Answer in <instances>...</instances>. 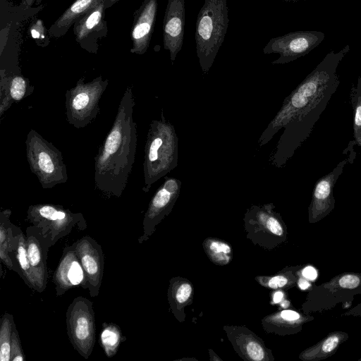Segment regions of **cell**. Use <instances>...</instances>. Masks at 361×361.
<instances>
[{
  "instance_id": "36",
  "label": "cell",
  "mask_w": 361,
  "mask_h": 361,
  "mask_svg": "<svg viewBox=\"0 0 361 361\" xmlns=\"http://www.w3.org/2000/svg\"><path fill=\"white\" fill-rule=\"evenodd\" d=\"M345 314H353V315H361V303L358 306L351 310L350 312L345 313Z\"/></svg>"
},
{
  "instance_id": "15",
  "label": "cell",
  "mask_w": 361,
  "mask_h": 361,
  "mask_svg": "<svg viewBox=\"0 0 361 361\" xmlns=\"http://www.w3.org/2000/svg\"><path fill=\"white\" fill-rule=\"evenodd\" d=\"M52 279L57 296L78 286L87 288L86 276L73 244L63 249Z\"/></svg>"
},
{
  "instance_id": "19",
  "label": "cell",
  "mask_w": 361,
  "mask_h": 361,
  "mask_svg": "<svg viewBox=\"0 0 361 361\" xmlns=\"http://www.w3.org/2000/svg\"><path fill=\"white\" fill-rule=\"evenodd\" d=\"M11 210L4 209L0 213V259L11 271L17 273L22 278L21 271L18 266L15 250L18 238L21 229L10 220Z\"/></svg>"
},
{
  "instance_id": "25",
  "label": "cell",
  "mask_w": 361,
  "mask_h": 361,
  "mask_svg": "<svg viewBox=\"0 0 361 361\" xmlns=\"http://www.w3.org/2000/svg\"><path fill=\"white\" fill-rule=\"evenodd\" d=\"M350 103L353 113V136L355 144L361 147V76L357 84H353L350 92Z\"/></svg>"
},
{
  "instance_id": "29",
  "label": "cell",
  "mask_w": 361,
  "mask_h": 361,
  "mask_svg": "<svg viewBox=\"0 0 361 361\" xmlns=\"http://www.w3.org/2000/svg\"><path fill=\"white\" fill-rule=\"evenodd\" d=\"M25 357L21 346L19 334L15 326L12 333L11 345V361H25Z\"/></svg>"
},
{
  "instance_id": "17",
  "label": "cell",
  "mask_w": 361,
  "mask_h": 361,
  "mask_svg": "<svg viewBox=\"0 0 361 361\" xmlns=\"http://www.w3.org/2000/svg\"><path fill=\"white\" fill-rule=\"evenodd\" d=\"M157 12V0H145L134 13L130 51L143 54L147 50L153 33Z\"/></svg>"
},
{
  "instance_id": "26",
  "label": "cell",
  "mask_w": 361,
  "mask_h": 361,
  "mask_svg": "<svg viewBox=\"0 0 361 361\" xmlns=\"http://www.w3.org/2000/svg\"><path fill=\"white\" fill-rule=\"evenodd\" d=\"M15 326L13 315L4 313L0 324V361H11V337Z\"/></svg>"
},
{
  "instance_id": "24",
  "label": "cell",
  "mask_w": 361,
  "mask_h": 361,
  "mask_svg": "<svg viewBox=\"0 0 361 361\" xmlns=\"http://www.w3.org/2000/svg\"><path fill=\"white\" fill-rule=\"evenodd\" d=\"M5 73L8 78V94L13 102H18L33 92L34 87L30 85L29 80L22 75L19 71Z\"/></svg>"
},
{
  "instance_id": "13",
  "label": "cell",
  "mask_w": 361,
  "mask_h": 361,
  "mask_svg": "<svg viewBox=\"0 0 361 361\" xmlns=\"http://www.w3.org/2000/svg\"><path fill=\"white\" fill-rule=\"evenodd\" d=\"M105 9L104 0H101L73 25L75 40L90 53H97L98 41L107 35V24L104 20Z\"/></svg>"
},
{
  "instance_id": "21",
  "label": "cell",
  "mask_w": 361,
  "mask_h": 361,
  "mask_svg": "<svg viewBox=\"0 0 361 361\" xmlns=\"http://www.w3.org/2000/svg\"><path fill=\"white\" fill-rule=\"evenodd\" d=\"M347 337V334L343 332L331 333L322 341L301 353L300 358L304 360L324 359L332 355Z\"/></svg>"
},
{
  "instance_id": "9",
  "label": "cell",
  "mask_w": 361,
  "mask_h": 361,
  "mask_svg": "<svg viewBox=\"0 0 361 361\" xmlns=\"http://www.w3.org/2000/svg\"><path fill=\"white\" fill-rule=\"evenodd\" d=\"M320 31L302 30L292 32L271 38L262 49L265 54H279L273 64H283L293 61L310 53L324 39Z\"/></svg>"
},
{
  "instance_id": "12",
  "label": "cell",
  "mask_w": 361,
  "mask_h": 361,
  "mask_svg": "<svg viewBox=\"0 0 361 361\" xmlns=\"http://www.w3.org/2000/svg\"><path fill=\"white\" fill-rule=\"evenodd\" d=\"M76 254L83 268L91 297L99 295L104 274V253L102 246L89 235L73 243Z\"/></svg>"
},
{
  "instance_id": "32",
  "label": "cell",
  "mask_w": 361,
  "mask_h": 361,
  "mask_svg": "<svg viewBox=\"0 0 361 361\" xmlns=\"http://www.w3.org/2000/svg\"><path fill=\"white\" fill-rule=\"evenodd\" d=\"M32 37L36 40H44L45 38L46 29L44 27L42 22L38 20L32 25L30 28Z\"/></svg>"
},
{
  "instance_id": "31",
  "label": "cell",
  "mask_w": 361,
  "mask_h": 361,
  "mask_svg": "<svg viewBox=\"0 0 361 361\" xmlns=\"http://www.w3.org/2000/svg\"><path fill=\"white\" fill-rule=\"evenodd\" d=\"M263 282L264 286L276 289L286 286L289 283V279L285 275H276L271 278H266Z\"/></svg>"
},
{
  "instance_id": "28",
  "label": "cell",
  "mask_w": 361,
  "mask_h": 361,
  "mask_svg": "<svg viewBox=\"0 0 361 361\" xmlns=\"http://www.w3.org/2000/svg\"><path fill=\"white\" fill-rule=\"evenodd\" d=\"M243 348L245 355L252 360H264L265 351L261 343L255 338H249L243 342Z\"/></svg>"
},
{
  "instance_id": "37",
  "label": "cell",
  "mask_w": 361,
  "mask_h": 361,
  "mask_svg": "<svg viewBox=\"0 0 361 361\" xmlns=\"http://www.w3.org/2000/svg\"><path fill=\"white\" fill-rule=\"evenodd\" d=\"M120 0H104L106 8L115 4L116 1Z\"/></svg>"
},
{
  "instance_id": "33",
  "label": "cell",
  "mask_w": 361,
  "mask_h": 361,
  "mask_svg": "<svg viewBox=\"0 0 361 361\" xmlns=\"http://www.w3.org/2000/svg\"><path fill=\"white\" fill-rule=\"evenodd\" d=\"M302 275L307 279L314 280L317 276V272L314 267L308 266L302 269Z\"/></svg>"
},
{
  "instance_id": "8",
  "label": "cell",
  "mask_w": 361,
  "mask_h": 361,
  "mask_svg": "<svg viewBox=\"0 0 361 361\" xmlns=\"http://www.w3.org/2000/svg\"><path fill=\"white\" fill-rule=\"evenodd\" d=\"M67 334L75 350L88 359L96 338L95 317L92 302L78 296L73 299L66 313Z\"/></svg>"
},
{
  "instance_id": "10",
  "label": "cell",
  "mask_w": 361,
  "mask_h": 361,
  "mask_svg": "<svg viewBox=\"0 0 361 361\" xmlns=\"http://www.w3.org/2000/svg\"><path fill=\"white\" fill-rule=\"evenodd\" d=\"M354 140L350 141L343 151L345 157L329 173L320 178L314 184L308 208L309 221L315 223L327 216L334 208V187L347 164H353L356 157Z\"/></svg>"
},
{
  "instance_id": "39",
  "label": "cell",
  "mask_w": 361,
  "mask_h": 361,
  "mask_svg": "<svg viewBox=\"0 0 361 361\" xmlns=\"http://www.w3.org/2000/svg\"><path fill=\"white\" fill-rule=\"evenodd\" d=\"M282 1H300V0H282Z\"/></svg>"
},
{
  "instance_id": "1",
  "label": "cell",
  "mask_w": 361,
  "mask_h": 361,
  "mask_svg": "<svg viewBox=\"0 0 361 361\" xmlns=\"http://www.w3.org/2000/svg\"><path fill=\"white\" fill-rule=\"evenodd\" d=\"M350 51L347 44L340 51H330L322 61L286 97L274 118L258 140L262 146L282 128L283 134L269 161L281 168L311 134L340 84L337 68Z\"/></svg>"
},
{
  "instance_id": "38",
  "label": "cell",
  "mask_w": 361,
  "mask_h": 361,
  "mask_svg": "<svg viewBox=\"0 0 361 361\" xmlns=\"http://www.w3.org/2000/svg\"><path fill=\"white\" fill-rule=\"evenodd\" d=\"M36 0H23V6H25L27 7L30 6Z\"/></svg>"
},
{
  "instance_id": "23",
  "label": "cell",
  "mask_w": 361,
  "mask_h": 361,
  "mask_svg": "<svg viewBox=\"0 0 361 361\" xmlns=\"http://www.w3.org/2000/svg\"><path fill=\"white\" fill-rule=\"evenodd\" d=\"M15 257L18 266L22 273V279L28 287L35 290L36 285L32 271L27 257L26 235L22 230L20 231L15 250Z\"/></svg>"
},
{
  "instance_id": "2",
  "label": "cell",
  "mask_w": 361,
  "mask_h": 361,
  "mask_svg": "<svg viewBox=\"0 0 361 361\" xmlns=\"http://www.w3.org/2000/svg\"><path fill=\"white\" fill-rule=\"evenodd\" d=\"M135 99L128 87L120 101L113 125L94 158L95 188L120 197L135 161L137 125L133 114Z\"/></svg>"
},
{
  "instance_id": "11",
  "label": "cell",
  "mask_w": 361,
  "mask_h": 361,
  "mask_svg": "<svg viewBox=\"0 0 361 361\" xmlns=\"http://www.w3.org/2000/svg\"><path fill=\"white\" fill-rule=\"evenodd\" d=\"M181 182L175 178H165L163 184L152 197L143 219V234L139 243L148 240L156 226L171 210L180 190Z\"/></svg>"
},
{
  "instance_id": "22",
  "label": "cell",
  "mask_w": 361,
  "mask_h": 361,
  "mask_svg": "<svg viewBox=\"0 0 361 361\" xmlns=\"http://www.w3.org/2000/svg\"><path fill=\"white\" fill-rule=\"evenodd\" d=\"M99 344L107 357H114L120 345L126 341L121 328L113 322H104L99 334Z\"/></svg>"
},
{
  "instance_id": "5",
  "label": "cell",
  "mask_w": 361,
  "mask_h": 361,
  "mask_svg": "<svg viewBox=\"0 0 361 361\" xmlns=\"http://www.w3.org/2000/svg\"><path fill=\"white\" fill-rule=\"evenodd\" d=\"M25 146L30 169L43 189H51L67 182L68 173L63 154L51 142L31 129Z\"/></svg>"
},
{
  "instance_id": "14",
  "label": "cell",
  "mask_w": 361,
  "mask_h": 361,
  "mask_svg": "<svg viewBox=\"0 0 361 361\" xmlns=\"http://www.w3.org/2000/svg\"><path fill=\"white\" fill-rule=\"evenodd\" d=\"M185 18V0H168L163 20V39L172 63L183 44Z\"/></svg>"
},
{
  "instance_id": "16",
  "label": "cell",
  "mask_w": 361,
  "mask_h": 361,
  "mask_svg": "<svg viewBox=\"0 0 361 361\" xmlns=\"http://www.w3.org/2000/svg\"><path fill=\"white\" fill-rule=\"evenodd\" d=\"M27 257L35 281V291L42 293L47 284V253L51 247L33 225L26 228Z\"/></svg>"
},
{
  "instance_id": "18",
  "label": "cell",
  "mask_w": 361,
  "mask_h": 361,
  "mask_svg": "<svg viewBox=\"0 0 361 361\" xmlns=\"http://www.w3.org/2000/svg\"><path fill=\"white\" fill-rule=\"evenodd\" d=\"M361 293V275L355 274H345L334 278L331 281L313 289L310 294L312 300L317 302L316 305L322 307L327 299H329L325 307L328 308L329 301H341L342 296L350 298L351 295Z\"/></svg>"
},
{
  "instance_id": "20",
  "label": "cell",
  "mask_w": 361,
  "mask_h": 361,
  "mask_svg": "<svg viewBox=\"0 0 361 361\" xmlns=\"http://www.w3.org/2000/svg\"><path fill=\"white\" fill-rule=\"evenodd\" d=\"M101 0H75L50 27L49 34L54 37L64 35L69 28Z\"/></svg>"
},
{
  "instance_id": "27",
  "label": "cell",
  "mask_w": 361,
  "mask_h": 361,
  "mask_svg": "<svg viewBox=\"0 0 361 361\" xmlns=\"http://www.w3.org/2000/svg\"><path fill=\"white\" fill-rule=\"evenodd\" d=\"M204 247L211 260L218 265H226L231 259L232 250L226 242L208 239L204 242Z\"/></svg>"
},
{
  "instance_id": "35",
  "label": "cell",
  "mask_w": 361,
  "mask_h": 361,
  "mask_svg": "<svg viewBox=\"0 0 361 361\" xmlns=\"http://www.w3.org/2000/svg\"><path fill=\"white\" fill-rule=\"evenodd\" d=\"M283 298V293L282 291H276L273 295V302L274 303L280 302Z\"/></svg>"
},
{
  "instance_id": "3",
  "label": "cell",
  "mask_w": 361,
  "mask_h": 361,
  "mask_svg": "<svg viewBox=\"0 0 361 361\" xmlns=\"http://www.w3.org/2000/svg\"><path fill=\"white\" fill-rule=\"evenodd\" d=\"M178 142L173 126L161 112L159 120L151 122L147 133L143 163L144 192H147L153 183L177 166Z\"/></svg>"
},
{
  "instance_id": "34",
  "label": "cell",
  "mask_w": 361,
  "mask_h": 361,
  "mask_svg": "<svg viewBox=\"0 0 361 361\" xmlns=\"http://www.w3.org/2000/svg\"><path fill=\"white\" fill-rule=\"evenodd\" d=\"M298 284L300 288L302 290H306L311 286L310 283L303 278H300L298 279Z\"/></svg>"
},
{
  "instance_id": "7",
  "label": "cell",
  "mask_w": 361,
  "mask_h": 361,
  "mask_svg": "<svg viewBox=\"0 0 361 361\" xmlns=\"http://www.w3.org/2000/svg\"><path fill=\"white\" fill-rule=\"evenodd\" d=\"M108 84L109 80H103L102 76L90 82H85L84 77L79 79L65 94L67 122L75 128L92 123L99 112V102Z\"/></svg>"
},
{
  "instance_id": "30",
  "label": "cell",
  "mask_w": 361,
  "mask_h": 361,
  "mask_svg": "<svg viewBox=\"0 0 361 361\" xmlns=\"http://www.w3.org/2000/svg\"><path fill=\"white\" fill-rule=\"evenodd\" d=\"M192 293L191 285L188 282H183L176 288L174 298L178 303L183 304L189 300Z\"/></svg>"
},
{
  "instance_id": "4",
  "label": "cell",
  "mask_w": 361,
  "mask_h": 361,
  "mask_svg": "<svg viewBox=\"0 0 361 361\" xmlns=\"http://www.w3.org/2000/svg\"><path fill=\"white\" fill-rule=\"evenodd\" d=\"M226 0H204L195 23V41L200 68L207 73L224 41L228 27Z\"/></svg>"
},
{
  "instance_id": "6",
  "label": "cell",
  "mask_w": 361,
  "mask_h": 361,
  "mask_svg": "<svg viewBox=\"0 0 361 361\" xmlns=\"http://www.w3.org/2000/svg\"><path fill=\"white\" fill-rule=\"evenodd\" d=\"M27 220L37 228L52 247L58 240L71 233L73 228H87L81 213H74L63 206L54 204H36L29 206Z\"/></svg>"
}]
</instances>
